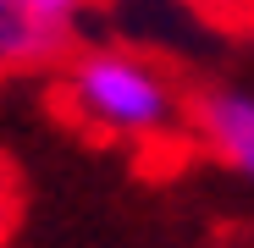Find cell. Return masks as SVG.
Wrapping results in <instances>:
<instances>
[{"label":"cell","mask_w":254,"mask_h":248,"mask_svg":"<svg viewBox=\"0 0 254 248\" xmlns=\"http://www.w3.org/2000/svg\"><path fill=\"white\" fill-rule=\"evenodd\" d=\"M66 110L105 138H166L183 116V94L166 66H155L138 50L94 45L77 50L66 77H61Z\"/></svg>","instance_id":"1"},{"label":"cell","mask_w":254,"mask_h":248,"mask_svg":"<svg viewBox=\"0 0 254 248\" xmlns=\"http://www.w3.org/2000/svg\"><path fill=\"white\" fill-rule=\"evenodd\" d=\"M89 11V0H0V72L56 61Z\"/></svg>","instance_id":"2"},{"label":"cell","mask_w":254,"mask_h":248,"mask_svg":"<svg viewBox=\"0 0 254 248\" xmlns=\"http://www.w3.org/2000/svg\"><path fill=\"white\" fill-rule=\"evenodd\" d=\"M193 133L221 165L254 182V94L249 89H204L193 99Z\"/></svg>","instance_id":"3"}]
</instances>
